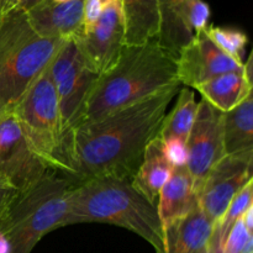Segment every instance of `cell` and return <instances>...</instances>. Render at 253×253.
I'll list each match as a JSON object with an SVG mask.
<instances>
[{
	"mask_svg": "<svg viewBox=\"0 0 253 253\" xmlns=\"http://www.w3.org/2000/svg\"><path fill=\"white\" fill-rule=\"evenodd\" d=\"M110 0H84L83 5V32H86L95 25Z\"/></svg>",
	"mask_w": 253,
	"mask_h": 253,
	"instance_id": "26",
	"label": "cell"
},
{
	"mask_svg": "<svg viewBox=\"0 0 253 253\" xmlns=\"http://www.w3.org/2000/svg\"><path fill=\"white\" fill-rule=\"evenodd\" d=\"M126 46L142 44L160 35L157 0H120Z\"/></svg>",
	"mask_w": 253,
	"mask_h": 253,
	"instance_id": "18",
	"label": "cell"
},
{
	"mask_svg": "<svg viewBox=\"0 0 253 253\" xmlns=\"http://www.w3.org/2000/svg\"><path fill=\"white\" fill-rule=\"evenodd\" d=\"M205 34L230 58L240 64L245 63L246 47L249 44L246 32L236 27L209 26L205 29Z\"/></svg>",
	"mask_w": 253,
	"mask_h": 253,
	"instance_id": "22",
	"label": "cell"
},
{
	"mask_svg": "<svg viewBox=\"0 0 253 253\" xmlns=\"http://www.w3.org/2000/svg\"><path fill=\"white\" fill-rule=\"evenodd\" d=\"M0 253H11V246H10L9 239L5 236L1 230H0Z\"/></svg>",
	"mask_w": 253,
	"mask_h": 253,
	"instance_id": "30",
	"label": "cell"
},
{
	"mask_svg": "<svg viewBox=\"0 0 253 253\" xmlns=\"http://www.w3.org/2000/svg\"><path fill=\"white\" fill-rule=\"evenodd\" d=\"M212 231L214 224L197 207L165 232V249L158 253H208Z\"/></svg>",
	"mask_w": 253,
	"mask_h": 253,
	"instance_id": "15",
	"label": "cell"
},
{
	"mask_svg": "<svg viewBox=\"0 0 253 253\" xmlns=\"http://www.w3.org/2000/svg\"><path fill=\"white\" fill-rule=\"evenodd\" d=\"M198 101L192 88H182L169 113L166 114L158 136L161 138L178 137L187 141L198 113Z\"/></svg>",
	"mask_w": 253,
	"mask_h": 253,
	"instance_id": "21",
	"label": "cell"
},
{
	"mask_svg": "<svg viewBox=\"0 0 253 253\" xmlns=\"http://www.w3.org/2000/svg\"><path fill=\"white\" fill-rule=\"evenodd\" d=\"M222 114L205 100L198 104V113L187 138V169L195 193L200 189L211 168L225 156Z\"/></svg>",
	"mask_w": 253,
	"mask_h": 253,
	"instance_id": "10",
	"label": "cell"
},
{
	"mask_svg": "<svg viewBox=\"0 0 253 253\" xmlns=\"http://www.w3.org/2000/svg\"><path fill=\"white\" fill-rule=\"evenodd\" d=\"M178 84L180 83L177 78V56L165 48L157 39L125 46L116 63L96 79L81 124Z\"/></svg>",
	"mask_w": 253,
	"mask_h": 253,
	"instance_id": "2",
	"label": "cell"
},
{
	"mask_svg": "<svg viewBox=\"0 0 253 253\" xmlns=\"http://www.w3.org/2000/svg\"><path fill=\"white\" fill-rule=\"evenodd\" d=\"M242 222L250 234H253V205L249 208L241 216Z\"/></svg>",
	"mask_w": 253,
	"mask_h": 253,
	"instance_id": "28",
	"label": "cell"
},
{
	"mask_svg": "<svg viewBox=\"0 0 253 253\" xmlns=\"http://www.w3.org/2000/svg\"><path fill=\"white\" fill-rule=\"evenodd\" d=\"M52 1H54V2H66V1H69V0H52Z\"/></svg>",
	"mask_w": 253,
	"mask_h": 253,
	"instance_id": "33",
	"label": "cell"
},
{
	"mask_svg": "<svg viewBox=\"0 0 253 253\" xmlns=\"http://www.w3.org/2000/svg\"><path fill=\"white\" fill-rule=\"evenodd\" d=\"M74 185L68 175L51 172L15 194L0 216V230L9 239L11 253H31L44 235L64 226Z\"/></svg>",
	"mask_w": 253,
	"mask_h": 253,
	"instance_id": "5",
	"label": "cell"
},
{
	"mask_svg": "<svg viewBox=\"0 0 253 253\" xmlns=\"http://www.w3.org/2000/svg\"><path fill=\"white\" fill-rule=\"evenodd\" d=\"M211 10L208 2L204 0H193L190 4L189 10H188V26L195 35H199L200 32L205 31L208 27Z\"/></svg>",
	"mask_w": 253,
	"mask_h": 253,
	"instance_id": "23",
	"label": "cell"
},
{
	"mask_svg": "<svg viewBox=\"0 0 253 253\" xmlns=\"http://www.w3.org/2000/svg\"><path fill=\"white\" fill-rule=\"evenodd\" d=\"M51 172L26 140L12 110L0 111V178L24 192Z\"/></svg>",
	"mask_w": 253,
	"mask_h": 253,
	"instance_id": "8",
	"label": "cell"
},
{
	"mask_svg": "<svg viewBox=\"0 0 253 253\" xmlns=\"http://www.w3.org/2000/svg\"><path fill=\"white\" fill-rule=\"evenodd\" d=\"M253 234H250L245 227L241 217L232 225L231 230L225 239L224 246L221 249V253H241L242 249L246 245L247 240Z\"/></svg>",
	"mask_w": 253,
	"mask_h": 253,
	"instance_id": "25",
	"label": "cell"
},
{
	"mask_svg": "<svg viewBox=\"0 0 253 253\" xmlns=\"http://www.w3.org/2000/svg\"><path fill=\"white\" fill-rule=\"evenodd\" d=\"M56 89L63 135L81 124L84 109L99 74L84 59L76 41H66L48 66Z\"/></svg>",
	"mask_w": 253,
	"mask_h": 253,
	"instance_id": "7",
	"label": "cell"
},
{
	"mask_svg": "<svg viewBox=\"0 0 253 253\" xmlns=\"http://www.w3.org/2000/svg\"><path fill=\"white\" fill-rule=\"evenodd\" d=\"M208 253H209V250H208Z\"/></svg>",
	"mask_w": 253,
	"mask_h": 253,
	"instance_id": "34",
	"label": "cell"
},
{
	"mask_svg": "<svg viewBox=\"0 0 253 253\" xmlns=\"http://www.w3.org/2000/svg\"><path fill=\"white\" fill-rule=\"evenodd\" d=\"M163 151L168 162L174 168L187 167L188 147L187 141L178 137L163 138Z\"/></svg>",
	"mask_w": 253,
	"mask_h": 253,
	"instance_id": "24",
	"label": "cell"
},
{
	"mask_svg": "<svg viewBox=\"0 0 253 253\" xmlns=\"http://www.w3.org/2000/svg\"><path fill=\"white\" fill-rule=\"evenodd\" d=\"M63 42L37 34L19 6L0 19V111L19 103Z\"/></svg>",
	"mask_w": 253,
	"mask_h": 253,
	"instance_id": "4",
	"label": "cell"
},
{
	"mask_svg": "<svg viewBox=\"0 0 253 253\" xmlns=\"http://www.w3.org/2000/svg\"><path fill=\"white\" fill-rule=\"evenodd\" d=\"M252 79L241 71L227 72L198 85L203 100L221 113H227L252 94Z\"/></svg>",
	"mask_w": 253,
	"mask_h": 253,
	"instance_id": "17",
	"label": "cell"
},
{
	"mask_svg": "<svg viewBox=\"0 0 253 253\" xmlns=\"http://www.w3.org/2000/svg\"><path fill=\"white\" fill-rule=\"evenodd\" d=\"M17 6V0H0V19Z\"/></svg>",
	"mask_w": 253,
	"mask_h": 253,
	"instance_id": "29",
	"label": "cell"
},
{
	"mask_svg": "<svg viewBox=\"0 0 253 253\" xmlns=\"http://www.w3.org/2000/svg\"><path fill=\"white\" fill-rule=\"evenodd\" d=\"M225 155L253 152V95L222 114Z\"/></svg>",
	"mask_w": 253,
	"mask_h": 253,
	"instance_id": "20",
	"label": "cell"
},
{
	"mask_svg": "<svg viewBox=\"0 0 253 253\" xmlns=\"http://www.w3.org/2000/svg\"><path fill=\"white\" fill-rule=\"evenodd\" d=\"M172 173L173 167L163 151V141L157 136L146 146L142 160L131 182L148 202L157 205L161 189L169 180Z\"/></svg>",
	"mask_w": 253,
	"mask_h": 253,
	"instance_id": "16",
	"label": "cell"
},
{
	"mask_svg": "<svg viewBox=\"0 0 253 253\" xmlns=\"http://www.w3.org/2000/svg\"><path fill=\"white\" fill-rule=\"evenodd\" d=\"M11 110L35 152L49 169L59 173L63 130L58 98L48 68L34 82Z\"/></svg>",
	"mask_w": 253,
	"mask_h": 253,
	"instance_id": "6",
	"label": "cell"
},
{
	"mask_svg": "<svg viewBox=\"0 0 253 253\" xmlns=\"http://www.w3.org/2000/svg\"><path fill=\"white\" fill-rule=\"evenodd\" d=\"M84 0L54 2L42 0L27 10L29 21L35 31L47 39L59 41H76L84 30Z\"/></svg>",
	"mask_w": 253,
	"mask_h": 253,
	"instance_id": "13",
	"label": "cell"
},
{
	"mask_svg": "<svg viewBox=\"0 0 253 253\" xmlns=\"http://www.w3.org/2000/svg\"><path fill=\"white\" fill-rule=\"evenodd\" d=\"M42 0H17V6L21 7L25 11H27V10L32 9V7L36 6Z\"/></svg>",
	"mask_w": 253,
	"mask_h": 253,
	"instance_id": "31",
	"label": "cell"
},
{
	"mask_svg": "<svg viewBox=\"0 0 253 253\" xmlns=\"http://www.w3.org/2000/svg\"><path fill=\"white\" fill-rule=\"evenodd\" d=\"M179 86H170L64 133L59 173L76 184L101 177L132 179L146 146L160 133Z\"/></svg>",
	"mask_w": 253,
	"mask_h": 253,
	"instance_id": "1",
	"label": "cell"
},
{
	"mask_svg": "<svg viewBox=\"0 0 253 253\" xmlns=\"http://www.w3.org/2000/svg\"><path fill=\"white\" fill-rule=\"evenodd\" d=\"M197 207V193L187 167L174 168L169 180L161 189L157 200L163 236L167 230L185 219Z\"/></svg>",
	"mask_w": 253,
	"mask_h": 253,
	"instance_id": "14",
	"label": "cell"
},
{
	"mask_svg": "<svg viewBox=\"0 0 253 253\" xmlns=\"http://www.w3.org/2000/svg\"><path fill=\"white\" fill-rule=\"evenodd\" d=\"M241 253H253V235L249 237V240H247L246 245H245L244 249H242Z\"/></svg>",
	"mask_w": 253,
	"mask_h": 253,
	"instance_id": "32",
	"label": "cell"
},
{
	"mask_svg": "<svg viewBox=\"0 0 253 253\" xmlns=\"http://www.w3.org/2000/svg\"><path fill=\"white\" fill-rule=\"evenodd\" d=\"M242 68L244 64L237 63L225 54L205 31L195 35L177 57L178 81L192 89L220 74L241 71Z\"/></svg>",
	"mask_w": 253,
	"mask_h": 253,
	"instance_id": "12",
	"label": "cell"
},
{
	"mask_svg": "<svg viewBox=\"0 0 253 253\" xmlns=\"http://www.w3.org/2000/svg\"><path fill=\"white\" fill-rule=\"evenodd\" d=\"M16 193L17 192L11 185H9L5 180L0 178V216L5 211L6 207L9 205V203L11 202V199L15 197Z\"/></svg>",
	"mask_w": 253,
	"mask_h": 253,
	"instance_id": "27",
	"label": "cell"
},
{
	"mask_svg": "<svg viewBox=\"0 0 253 253\" xmlns=\"http://www.w3.org/2000/svg\"><path fill=\"white\" fill-rule=\"evenodd\" d=\"M84 59L100 76L120 57L125 42V26L120 0H110L90 30L76 40Z\"/></svg>",
	"mask_w": 253,
	"mask_h": 253,
	"instance_id": "11",
	"label": "cell"
},
{
	"mask_svg": "<svg viewBox=\"0 0 253 253\" xmlns=\"http://www.w3.org/2000/svg\"><path fill=\"white\" fill-rule=\"evenodd\" d=\"M253 152L225 155L209 172L197 193L198 207L208 219L216 224L231 200L253 180Z\"/></svg>",
	"mask_w": 253,
	"mask_h": 253,
	"instance_id": "9",
	"label": "cell"
},
{
	"mask_svg": "<svg viewBox=\"0 0 253 253\" xmlns=\"http://www.w3.org/2000/svg\"><path fill=\"white\" fill-rule=\"evenodd\" d=\"M82 222L116 225L137 234L157 253L165 249L157 205L148 202L127 178H94L74 185L64 226Z\"/></svg>",
	"mask_w": 253,
	"mask_h": 253,
	"instance_id": "3",
	"label": "cell"
},
{
	"mask_svg": "<svg viewBox=\"0 0 253 253\" xmlns=\"http://www.w3.org/2000/svg\"><path fill=\"white\" fill-rule=\"evenodd\" d=\"M160 9L158 42L178 57L194 37L188 26V10L193 0H157Z\"/></svg>",
	"mask_w": 253,
	"mask_h": 253,
	"instance_id": "19",
	"label": "cell"
}]
</instances>
